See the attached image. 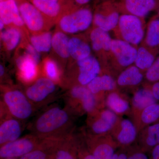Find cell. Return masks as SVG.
Masks as SVG:
<instances>
[{"instance_id": "6da1fadb", "label": "cell", "mask_w": 159, "mask_h": 159, "mask_svg": "<svg viewBox=\"0 0 159 159\" xmlns=\"http://www.w3.org/2000/svg\"><path fill=\"white\" fill-rule=\"evenodd\" d=\"M59 25L61 31L75 34L87 30L93 19V13L88 6L64 13L60 17Z\"/></svg>"}, {"instance_id": "7a4b0ae2", "label": "cell", "mask_w": 159, "mask_h": 159, "mask_svg": "<svg viewBox=\"0 0 159 159\" xmlns=\"http://www.w3.org/2000/svg\"><path fill=\"white\" fill-rule=\"evenodd\" d=\"M70 117L64 110L58 107L49 109L35 121L34 128L37 133L47 135L55 133L69 123Z\"/></svg>"}, {"instance_id": "3957f363", "label": "cell", "mask_w": 159, "mask_h": 159, "mask_svg": "<svg viewBox=\"0 0 159 159\" xmlns=\"http://www.w3.org/2000/svg\"><path fill=\"white\" fill-rule=\"evenodd\" d=\"M119 117L106 107L99 109L88 116L87 134L97 136L110 134Z\"/></svg>"}, {"instance_id": "277c9868", "label": "cell", "mask_w": 159, "mask_h": 159, "mask_svg": "<svg viewBox=\"0 0 159 159\" xmlns=\"http://www.w3.org/2000/svg\"><path fill=\"white\" fill-rule=\"evenodd\" d=\"M120 12L115 0H105L96 9L93 22L97 28L108 32L118 25Z\"/></svg>"}, {"instance_id": "5b68a950", "label": "cell", "mask_w": 159, "mask_h": 159, "mask_svg": "<svg viewBox=\"0 0 159 159\" xmlns=\"http://www.w3.org/2000/svg\"><path fill=\"white\" fill-rule=\"evenodd\" d=\"M142 19L128 13L120 15L118 26L123 40L132 45L142 42L144 36Z\"/></svg>"}, {"instance_id": "8992f818", "label": "cell", "mask_w": 159, "mask_h": 159, "mask_svg": "<svg viewBox=\"0 0 159 159\" xmlns=\"http://www.w3.org/2000/svg\"><path fill=\"white\" fill-rule=\"evenodd\" d=\"M3 100L9 113L17 119L25 120L32 114L33 109L30 100L20 91H7L3 96Z\"/></svg>"}, {"instance_id": "52a82bcc", "label": "cell", "mask_w": 159, "mask_h": 159, "mask_svg": "<svg viewBox=\"0 0 159 159\" xmlns=\"http://www.w3.org/2000/svg\"><path fill=\"white\" fill-rule=\"evenodd\" d=\"M138 134L136 126L131 119L119 116L110 134L118 146L125 148L136 142Z\"/></svg>"}, {"instance_id": "ba28073f", "label": "cell", "mask_w": 159, "mask_h": 159, "mask_svg": "<svg viewBox=\"0 0 159 159\" xmlns=\"http://www.w3.org/2000/svg\"><path fill=\"white\" fill-rule=\"evenodd\" d=\"M25 25L29 31L38 33L42 31L47 18L28 0H16Z\"/></svg>"}, {"instance_id": "9c48e42d", "label": "cell", "mask_w": 159, "mask_h": 159, "mask_svg": "<svg viewBox=\"0 0 159 159\" xmlns=\"http://www.w3.org/2000/svg\"><path fill=\"white\" fill-rule=\"evenodd\" d=\"M70 95L80 114H87L89 116L102 108L87 86H75L71 89Z\"/></svg>"}, {"instance_id": "30bf717a", "label": "cell", "mask_w": 159, "mask_h": 159, "mask_svg": "<svg viewBox=\"0 0 159 159\" xmlns=\"http://www.w3.org/2000/svg\"><path fill=\"white\" fill-rule=\"evenodd\" d=\"M117 3L120 12L143 18L157 9L159 0H121Z\"/></svg>"}, {"instance_id": "8fae6325", "label": "cell", "mask_w": 159, "mask_h": 159, "mask_svg": "<svg viewBox=\"0 0 159 159\" xmlns=\"http://www.w3.org/2000/svg\"><path fill=\"white\" fill-rule=\"evenodd\" d=\"M91 92L96 96L100 107L104 106V99L110 92L118 90L116 81L109 74L99 75L87 86Z\"/></svg>"}, {"instance_id": "7c38bea8", "label": "cell", "mask_w": 159, "mask_h": 159, "mask_svg": "<svg viewBox=\"0 0 159 159\" xmlns=\"http://www.w3.org/2000/svg\"><path fill=\"white\" fill-rule=\"evenodd\" d=\"M89 141L95 145L93 153L95 159H113L116 143L110 134L92 135L86 134Z\"/></svg>"}, {"instance_id": "4fadbf2b", "label": "cell", "mask_w": 159, "mask_h": 159, "mask_svg": "<svg viewBox=\"0 0 159 159\" xmlns=\"http://www.w3.org/2000/svg\"><path fill=\"white\" fill-rule=\"evenodd\" d=\"M138 50L132 45L121 39H113L111 51L122 68H127L134 62Z\"/></svg>"}, {"instance_id": "5bb4252c", "label": "cell", "mask_w": 159, "mask_h": 159, "mask_svg": "<svg viewBox=\"0 0 159 159\" xmlns=\"http://www.w3.org/2000/svg\"><path fill=\"white\" fill-rule=\"evenodd\" d=\"M156 102L157 101L154 97L149 84L137 89L130 99L131 119H134L146 107Z\"/></svg>"}, {"instance_id": "9a60e30c", "label": "cell", "mask_w": 159, "mask_h": 159, "mask_svg": "<svg viewBox=\"0 0 159 159\" xmlns=\"http://www.w3.org/2000/svg\"><path fill=\"white\" fill-rule=\"evenodd\" d=\"M77 64L79 70L77 80L80 85L87 86L99 76L101 71V66L98 60L91 55L77 61Z\"/></svg>"}, {"instance_id": "2e32d148", "label": "cell", "mask_w": 159, "mask_h": 159, "mask_svg": "<svg viewBox=\"0 0 159 159\" xmlns=\"http://www.w3.org/2000/svg\"><path fill=\"white\" fill-rule=\"evenodd\" d=\"M104 106L119 116L131 115L130 99L119 90L112 91L106 96Z\"/></svg>"}, {"instance_id": "e0dca14e", "label": "cell", "mask_w": 159, "mask_h": 159, "mask_svg": "<svg viewBox=\"0 0 159 159\" xmlns=\"http://www.w3.org/2000/svg\"><path fill=\"white\" fill-rule=\"evenodd\" d=\"M55 89L54 81L48 77H42L38 79L27 89L26 95L30 101L41 102L52 94Z\"/></svg>"}, {"instance_id": "ac0fdd59", "label": "cell", "mask_w": 159, "mask_h": 159, "mask_svg": "<svg viewBox=\"0 0 159 159\" xmlns=\"http://www.w3.org/2000/svg\"><path fill=\"white\" fill-rule=\"evenodd\" d=\"M34 145L28 138L18 139L2 145L0 148V157L2 158H15L21 157L32 151Z\"/></svg>"}, {"instance_id": "d6986e66", "label": "cell", "mask_w": 159, "mask_h": 159, "mask_svg": "<svg viewBox=\"0 0 159 159\" xmlns=\"http://www.w3.org/2000/svg\"><path fill=\"white\" fill-rule=\"evenodd\" d=\"M144 78L143 72L135 66H130L119 74L116 81L117 87L130 89L140 85Z\"/></svg>"}, {"instance_id": "ffe728a7", "label": "cell", "mask_w": 159, "mask_h": 159, "mask_svg": "<svg viewBox=\"0 0 159 159\" xmlns=\"http://www.w3.org/2000/svg\"><path fill=\"white\" fill-rule=\"evenodd\" d=\"M137 142L145 151H151L159 145V123L144 127L138 134Z\"/></svg>"}, {"instance_id": "44dd1931", "label": "cell", "mask_w": 159, "mask_h": 159, "mask_svg": "<svg viewBox=\"0 0 159 159\" xmlns=\"http://www.w3.org/2000/svg\"><path fill=\"white\" fill-rule=\"evenodd\" d=\"M48 19L60 17L63 0H28Z\"/></svg>"}, {"instance_id": "7402d4cb", "label": "cell", "mask_w": 159, "mask_h": 159, "mask_svg": "<svg viewBox=\"0 0 159 159\" xmlns=\"http://www.w3.org/2000/svg\"><path fill=\"white\" fill-rule=\"evenodd\" d=\"M132 120L139 132L148 125L159 123V102L149 106Z\"/></svg>"}, {"instance_id": "603a6c76", "label": "cell", "mask_w": 159, "mask_h": 159, "mask_svg": "<svg viewBox=\"0 0 159 159\" xmlns=\"http://www.w3.org/2000/svg\"><path fill=\"white\" fill-rule=\"evenodd\" d=\"M21 134L20 122L16 119H7L0 126V144L3 145L19 139Z\"/></svg>"}, {"instance_id": "cb8c5ba5", "label": "cell", "mask_w": 159, "mask_h": 159, "mask_svg": "<svg viewBox=\"0 0 159 159\" xmlns=\"http://www.w3.org/2000/svg\"><path fill=\"white\" fill-rule=\"evenodd\" d=\"M16 64L24 80L30 81L34 79L37 74V64L30 55L25 53L18 58Z\"/></svg>"}, {"instance_id": "d4e9b609", "label": "cell", "mask_w": 159, "mask_h": 159, "mask_svg": "<svg viewBox=\"0 0 159 159\" xmlns=\"http://www.w3.org/2000/svg\"><path fill=\"white\" fill-rule=\"evenodd\" d=\"M90 39L92 48L94 51H111L113 39L108 31L97 27L91 31Z\"/></svg>"}, {"instance_id": "484cf974", "label": "cell", "mask_w": 159, "mask_h": 159, "mask_svg": "<svg viewBox=\"0 0 159 159\" xmlns=\"http://www.w3.org/2000/svg\"><path fill=\"white\" fill-rule=\"evenodd\" d=\"M69 54L73 59L78 61L91 54L90 47L79 38L74 37L69 40Z\"/></svg>"}, {"instance_id": "4316f807", "label": "cell", "mask_w": 159, "mask_h": 159, "mask_svg": "<svg viewBox=\"0 0 159 159\" xmlns=\"http://www.w3.org/2000/svg\"><path fill=\"white\" fill-rule=\"evenodd\" d=\"M158 51L148 50L144 47L138 49L136 57L135 60V66L142 72H146L156 59V54Z\"/></svg>"}, {"instance_id": "83f0119b", "label": "cell", "mask_w": 159, "mask_h": 159, "mask_svg": "<svg viewBox=\"0 0 159 159\" xmlns=\"http://www.w3.org/2000/svg\"><path fill=\"white\" fill-rule=\"evenodd\" d=\"M69 39L67 35L63 31H57L53 35L52 48L54 51L64 59L70 57L69 51Z\"/></svg>"}, {"instance_id": "f1b7e54d", "label": "cell", "mask_w": 159, "mask_h": 159, "mask_svg": "<svg viewBox=\"0 0 159 159\" xmlns=\"http://www.w3.org/2000/svg\"><path fill=\"white\" fill-rule=\"evenodd\" d=\"M146 45L152 50L159 48V17L154 18L149 22L145 39Z\"/></svg>"}, {"instance_id": "f546056e", "label": "cell", "mask_w": 159, "mask_h": 159, "mask_svg": "<svg viewBox=\"0 0 159 159\" xmlns=\"http://www.w3.org/2000/svg\"><path fill=\"white\" fill-rule=\"evenodd\" d=\"M52 37L48 31L34 34L30 38L31 44L40 53L48 52L52 48Z\"/></svg>"}, {"instance_id": "4dcf8cb0", "label": "cell", "mask_w": 159, "mask_h": 159, "mask_svg": "<svg viewBox=\"0 0 159 159\" xmlns=\"http://www.w3.org/2000/svg\"><path fill=\"white\" fill-rule=\"evenodd\" d=\"M21 37L20 31L16 27H10L1 33V39L4 46L9 51H12L18 45Z\"/></svg>"}, {"instance_id": "1f68e13d", "label": "cell", "mask_w": 159, "mask_h": 159, "mask_svg": "<svg viewBox=\"0 0 159 159\" xmlns=\"http://www.w3.org/2000/svg\"><path fill=\"white\" fill-rule=\"evenodd\" d=\"M145 78L148 84L159 81V57L155 59L152 65L145 72Z\"/></svg>"}, {"instance_id": "d6a6232c", "label": "cell", "mask_w": 159, "mask_h": 159, "mask_svg": "<svg viewBox=\"0 0 159 159\" xmlns=\"http://www.w3.org/2000/svg\"><path fill=\"white\" fill-rule=\"evenodd\" d=\"M92 0H63L62 14L88 5Z\"/></svg>"}, {"instance_id": "836d02e7", "label": "cell", "mask_w": 159, "mask_h": 159, "mask_svg": "<svg viewBox=\"0 0 159 159\" xmlns=\"http://www.w3.org/2000/svg\"><path fill=\"white\" fill-rule=\"evenodd\" d=\"M45 70L48 78L53 81L57 80L59 77V72L57 64L54 61L48 59L45 63Z\"/></svg>"}, {"instance_id": "e575fe53", "label": "cell", "mask_w": 159, "mask_h": 159, "mask_svg": "<svg viewBox=\"0 0 159 159\" xmlns=\"http://www.w3.org/2000/svg\"><path fill=\"white\" fill-rule=\"evenodd\" d=\"M46 154L40 150L32 151L20 157V159H46Z\"/></svg>"}, {"instance_id": "d590c367", "label": "cell", "mask_w": 159, "mask_h": 159, "mask_svg": "<svg viewBox=\"0 0 159 159\" xmlns=\"http://www.w3.org/2000/svg\"><path fill=\"white\" fill-rule=\"evenodd\" d=\"M25 53L30 55L37 64L39 63L40 60V53L31 44H29L27 46Z\"/></svg>"}, {"instance_id": "8d00e7d4", "label": "cell", "mask_w": 159, "mask_h": 159, "mask_svg": "<svg viewBox=\"0 0 159 159\" xmlns=\"http://www.w3.org/2000/svg\"><path fill=\"white\" fill-rule=\"evenodd\" d=\"M128 159H149L143 151H135L128 155Z\"/></svg>"}, {"instance_id": "74e56055", "label": "cell", "mask_w": 159, "mask_h": 159, "mask_svg": "<svg viewBox=\"0 0 159 159\" xmlns=\"http://www.w3.org/2000/svg\"><path fill=\"white\" fill-rule=\"evenodd\" d=\"M154 97L158 102H159V81L152 84H148Z\"/></svg>"}, {"instance_id": "f35d334b", "label": "cell", "mask_w": 159, "mask_h": 159, "mask_svg": "<svg viewBox=\"0 0 159 159\" xmlns=\"http://www.w3.org/2000/svg\"><path fill=\"white\" fill-rule=\"evenodd\" d=\"M56 159H74L68 152L65 150H60L57 152Z\"/></svg>"}, {"instance_id": "ab89813d", "label": "cell", "mask_w": 159, "mask_h": 159, "mask_svg": "<svg viewBox=\"0 0 159 159\" xmlns=\"http://www.w3.org/2000/svg\"><path fill=\"white\" fill-rule=\"evenodd\" d=\"M151 159H159V145L151 151Z\"/></svg>"}, {"instance_id": "60d3db41", "label": "cell", "mask_w": 159, "mask_h": 159, "mask_svg": "<svg viewBox=\"0 0 159 159\" xmlns=\"http://www.w3.org/2000/svg\"><path fill=\"white\" fill-rule=\"evenodd\" d=\"M117 154V159H128V155L126 152H121Z\"/></svg>"}, {"instance_id": "b9f144b4", "label": "cell", "mask_w": 159, "mask_h": 159, "mask_svg": "<svg viewBox=\"0 0 159 159\" xmlns=\"http://www.w3.org/2000/svg\"><path fill=\"white\" fill-rule=\"evenodd\" d=\"M4 73H5V69L3 66L2 65H1L0 66V76L1 77L4 75Z\"/></svg>"}, {"instance_id": "7bdbcfd3", "label": "cell", "mask_w": 159, "mask_h": 159, "mask_svg": "<svg viewBox=\"0 0 159 159\" xmlns=\"http://www.w3.org/2000/svg\"><path fill=\"white\" fill-rule=\"evenodd\" d=\"M82 159H95L93 154H88Z\"/></svg>"}, {"instance_id": "ee69618b", "label": "cell", "mask_w": 159, "mask_h": 159, "mask_svg": "<svg viewBox=\"0 0 159 159\" xmlns=\"http://www.w3.org/2000/svg\"><path fill=\"white\" fill-rule=\"evenodd\" d=\"M5 25H5V24L2 20H0V29H1V31L3 30Z\"/></svg>"}, {"instance_id": "f6af8a7d", "label": "cell", "mask_w": 159, "mask_h": 159, "mask_svg": "<svg viewBox=\"0 0 159 159\" xmlns=\"http://www.w3.org/2000/svg\"><path fill=\"white\" fill-rule=\"evenodd\" d=\"M117 153H115V154H114V156L113 157V159H117Z\"/></svg>"}, {"instance_id": "bcb514c9", "label": "cell", "mask_w": 159, "mask_h": 159, "mask_svg": "<svg viewBox=\"0 0 159 159\" xmlns=\"http://www.w3.org/2000/svg\"><path fill=\"white\" fill-rule=\"evenodd\" d=\"M157 11L158 16V17H159V3L158 6L157 8Z\"/></svg>"}, {"instance_id": "7dc6e473", "label": "cell", "mask_w": 159, "mask_h": 159, "mask_svg": "<svg viewBox=\"0 0 159 159\" xmlns=\"http://www.w3.org/2000/svg\"><path fill=\"white\" fill-rule=\"evenodd\" d=\"M5 159H16V158H6Z\"/></svg>"}, {"instance_id": "c3c4849f", "label": "cell", "mask_w": 159, "mask_h": 159, "mask_svg": "<svg viewBox=\"0 0 159 159\" xmlns=\"http://www.w3.org/2000/svg\"><path fill=\"white\" fill-rule=\"evenodd\" d=\"M104 1H105V0H104Z\"/></svg>"}]
</instances>
